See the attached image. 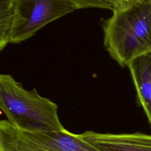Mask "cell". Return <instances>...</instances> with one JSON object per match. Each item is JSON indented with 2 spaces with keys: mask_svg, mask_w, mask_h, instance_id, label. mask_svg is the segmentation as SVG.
<instances>
[{
  "mask_svg": "<svg viewBox=\"0 0 151 151\" xmlns=\"http://www.w3.org/2000/svg\"><path fill=\"white\" fill-rule=\"evenodd\" d=\"M103 44L121 67L151 51V0L113 13L102 24Z\"/></svg>",
  "mask_w": 151,
  "mask_h": 151,
  "instance_id": "obj_1",
  "label": "cell"
},
{
  "mask_svg": "<svg viewBox=\"0 0 151 151\" xmlns=\"http://www.w3.org/2000/svg\"><path fill=\"white\" fill-rule=\"evenodd\" d=\"M0 107L12 126L30 131L65 130L58 106L40 95L36 88L27 90L8 74L0 75Z\"/></svg>",
  "mask_w": 151,
  "mask_h": 151,
  "instance_id": "obj_2",
  "label": "cell"
},
{
  "mask_svg": "<svg viewBox=\"0 0 151 151\" xmlns=\"http://www.w3.org/2000/svg\"><path fill=\"white\" fill-rule=\"evenodd\" d=\"M0 151H102L66 129L30 131L18 129L6 120L0 122Z\"/></svg>",
  "mask_w": 151,
  "mask_h": 151,
  "instance_id": "obj_3",
  "label": "cell"
},
{
  "mask_svg": "<svg viewBox=\"0 0 151 151\" xmlns=\"http://www.w3.org/2000/svg\"><path fill=\"white\" fill-rule=\"evenodd\" d=\"M75 10L70 0H15L9 43L27 40L48 24Z\"/></svg>",
  "mask_w": 151,
  "mask_h": 151,
  "instance_id": "obj_4",
  "label": "cell"
},
{
  "mask_svg": "<svg viewBox=\"0 0 151 151\" xmlns=\"http://www.w3.org/2000/svg\"><path fill=\"white\" fill-rule=\"evenodd\" d=\"M81 136L102 151H151V135L139 132L116 134L90 130Z\"/></svg>",
  "mask_w": 151,
  "mask_h": 151,
  "instance_id": "obj_5",
  "label": "cell"
},
{
  "mask_svg": "<svg viewBox=\"0 0 151 151\" xmlns=\"http://www.w3.org/2000/svg\"><path fill=\"white\" fill-rule=\"evenodd\" d=\"M139 104L151 124V51L132 60L127 65Z\"/></svg>",
  "mask_w": 151,
  "mask_h": 151,
  "instance_id": "obj_6",
  "label": "cell"
},
{
  "mask_svg": "<svg viewBox=\"0 0 151 151\" xmlns=\"http://www.w3.org/2000/svg\"><path fill=\"white\" fill-rule=\"evenodd\" d=\"M15 0H0V50L9 43V32L12 24Z\"/></svg>",
  "mask_w": 151,
  "mask_h": 151,
  "instance_id": "obj_7",
  "label": "cell"
},
{
  "mask_svg": "<svg viewBox=\"0 0 151 151\" xmlns=\"http://www.w3.org/2000/svg\"><path fill=\"white\" fill-rule=\"evenodd\" d=\"M76 9L84 8H100L112 11V7L108 0H70Z\"/></svg>",
  "mask_w": 151,
  "mask_h": 151,
  "instance_id": "obj_8",
  "label": "cell"
},
{
  "mask_svg": "<svg viewBox=\"0 0 151 151\" xmlns=\"http://www.w3.org/2000/svg\"><path fill=\"white\" fill-rule=\"evenodd\" d=\"M150 126H151V124H150Z\"/></svg>",
  "mask_w": 151,
  "mask_h": 151,
  "instance_id": "obj_9",
  "label": "cell"
}]
</instances>
